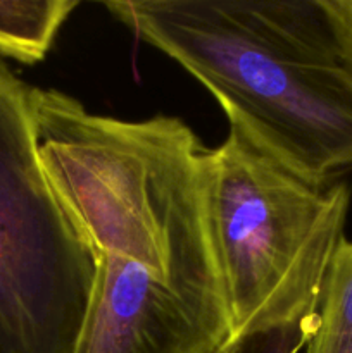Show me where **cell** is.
Returning <instances> with one entry per match:
<instances>
[{
	"mask_svg": "<svg viewBox=\"0 0 352 353\" xmlns=\"http://www.w3.org/2000/svg\"><path fill=\"white\" fill-rule=\"evenodd\" d=\"M52 188L95 257L76 353H211L230 338L211 233L206 150L175 116L90 112L55 88L31 93Z\"/></svg>",
	"mask_w": 352,
	"mask_h": 353,
	"instance_id": "1",
	"label": "cell"
},
{
	"mask_svg": "<svg viewBox=\"0 0 352 353\" xmlns=\"http://www.w3.org/2000/svg\"><path fill=\"white\" fill-rule=\"evenodd\" d=\"M104 7L192 74L252 143L324 188L352 169V68L321 0Z\"/></svg>",
	"mask_w": 352,
	"mask_h": 353,
	"instance_id": "2",
	"label": "cell"
},
{
	"mask_svg": "<svg viewBox=\"0 0 352 353\" xmlns=\"http://www.w3.org/2000/svg\"><path fill=\"white\" fill-rule=\"evenodd\" d=\"M204 169L230 338L316 314L345 238L349 186H313L235 126L207 148Z\"/></svg>",
	"mask_w": 352,
	"mask_h": 353,
	"instance_id": "3",
	"label": "cell"
},
{
	"mask_svg": "<svg viewBox=\"0 0 352 353\" xmlns=\"http://www.w3.org/2000/svg\"><path fill=\"white\" fill-rule=\"evenodd\" d=\"M31 93L0 57V353H76L95 257L41 164Z\"/></svg>",
	"mask_w": 352,
	"mask_h": 353,
	"instance_id": "4",
	"label": "cell"
},
{
	"mask_svg": "<svg viewBox=\"0 0 352 353\" xmlns=\"http://www.w3.org/2000/svg\"><path fill=\"white\" fill-rule=\"evenodd\" d=\"M78 6L76 0H0V57L43 61Z\"/></svg>",
	"mask_w": 352,
	"mask_h": 353,
	"instance_id": "5",
	"label": "cell"
},
{
	"mask_svg": "<svg viewBox=\"0 0 352 353\" xmlns=\"http://www.w3.org/2000/svg\"><path fill=\"white\" fill-rule=\"evenodd\" d=\"M306 353H352V240L347 238L331 261Z\"/></svg>",
	"mask_w": 352,
	"mask_h": 353,
	"instance_id": "6",
	"label": "cell"
},
{
	"mask_svg": "<svg viewBox=\"0 0 352 353\" xmlns=\"http://www.w3.org/2000/svg\"><path fill=\"white\" fill-rule=\"evenodd\" d=\"M317 312L292 323L230 338L211 353H300L316 327Z\"/></svg>",
	"mask_w": 352,
	"mask_h": 353,
	"instance_id": "7",
	"label": "cell"
},
{
	"mask_svg": "<svg viewBox=\"0 0 352 353\" xmlns=\"http://www.w3.org/2000/svg\"><path fill=\"white\" fill-rule=\"evenodd\" d=\"M352 68V0H321Z\"/></svg>",
	"mask_w": 352,
	"mask_h": 353,
	"instance_id": "8",
	"label": "cell"
}]
</instances>
